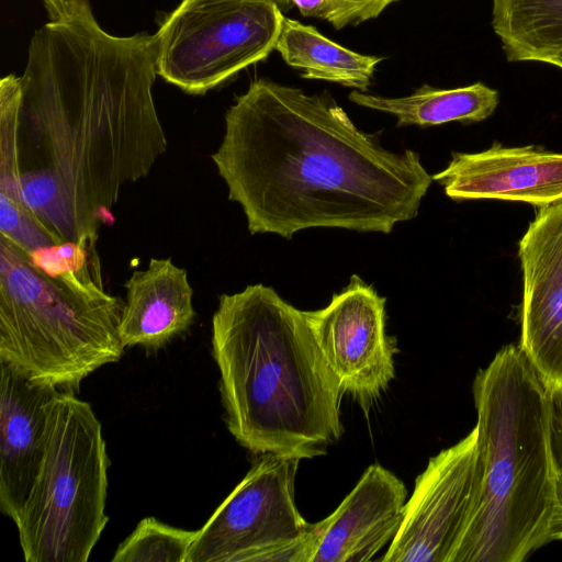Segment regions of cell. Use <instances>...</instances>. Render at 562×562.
Returning a JSON list of instances; mask_svg holds the SVG:
<instances>
[{
    "label": "cell",
    "mask_w": 562,
    "mask_h": 562,
    "mask_svg": "<svg viewBox=\"0 0 562 562\" xmlns=\"http://www.w3.org/2000/svg\"><path fill=\"white\" fill-rule=\"evenodd\" d=\"M156 76L154 34L112 35L90 4L34 32L19 140L35 160L21 170V196L60 243L95 250L122 188L166 151Z\"/></svg>",
    "instance_id": "6da1fadb"
},
{
    "label": "cell",
    "mask_w": 562,
    "mask_h": 562,
    "mask_svg": "<svg viewBox=\"0 0 562 562\" xmlns=\"http://www.w3.org/2000/svg\"><path fill=\"white\" fill-rule=\"evenodd\" d=\"M291 1L304 16L326 20L330 11V0H285Z\"/></svg>",
    "instance_id": "d4e9b609"
},
{
    "label": "cell",
    "mask_w": 562,
    "mask_h": 562,
    "mask_svg": "<svg viewBox=\"0 0 562 562\" xmlns=\"http://www.w3.org/2000/svg\"><path fill=\"white\" fill-rule=\"evenodd\" d=\"M304 79L324 80L367 92L383 58L364 55L327 38L314 26L284 16L276 47Z\"/></svg>",
    "instance_id": "ac0fdd59"
},
{
    "label": "cell",
    "mask_w": 562,
    "mask_h": 562,
    "mask_svg": "<svg viewBox=\"0 0 562 562\" xmlns=\"http://www.w3.org/2000/svg\"><path fill=\"white\" fill-rule=\"evenodd\" d=\"M492 26L510 61L550 64L562 53V0H492Z\"/></svg>",
    "instance_id": "d6986e66"
},
{
    "label": "cell",
    "mask_w": 562,
    "mask_h": 562,
    "mask_svg": "<svg viewBox=\"0 0 562 562\" xmlns=\"http://www.w3.org/2000/svg\"><path fill=\"white\" fill-rule=\"evenodd\" d=\"M550 64H551V65H554V66H557V67H559V68H561V69H562V53H560L558 56H555V57L551 60V63H550Z\"/></svg>",
    "instance_id": "484cf974"
},
{
    "label": "cell",
    "mask_w": 562,
    "mask_h": 562,
    "mask_svg": "<svg viewBox=\"0 0 562 562\" xmlns=\"http://www.w3.org/2000/svg\"><path fill=\"white\" fill-rule=\"evenodd\" d=\"M550 540H562V470L557 471L554 507L550 525Z\"/></svg>",
    "instance_id": "cb8c5ba5"
},
{
    "label": "cell",
    "mask_w": 562,
    "mask_h": 562,
    "mask_svg": "<svg viewBox=\"0 0 562 562\" xmlns=\"http://www.w3.org/2000/svg\"><path fill=\"white\" fill-rule=\"evenodd\" d=\"M398 0H330L326 18L335 29L359 24L376 18L386 7Z\"/></svg>",
    "instance_id": "44dd1931"
},
{
    "label": "cell",
    "mask_w": 562,
    "mask_h": 562,
    "mask_svg": "<svg viewBox=\"0 0 562 562\" xmlns=\"http://www.w3.org/2000/svg\"><path fill=\"white\" fill-rule=\"evenodd\" d=\"M519 348L549 394L562 390V202L541 206L519 241Z\"/></svg>",
    "instance_id": "8fae6325"
},
{
    "label": "cell",
    "mask_w": 562,
    "mask_h": 562,
    "mask_svg": "<svg viewBox=\"0 0 562 562\" xmlns=\"http://www.w3.org/2000/svg\"><path fill=\"white\" fill-rule=\"evenodd\" d=\"M212 355L227 428L247 450L313 459L341 437L338 380L304 311L273 288L254 284L220 296Z\"/></svg>",
    "instance_id": "3957f363"
},
{
    "label": "cell",
    "mask_w": 562,
    "mask_h": 562,
    "mask_svg": "<svg viewBox=\"0 0 562 562\" xmlns=\"http://www.w3.org/2000/svg\"><path fill=\"white\" fill-rule=\"evenodd\" d=\"M304 315L344 394L368 413L395 376L398 349L385 331V297L353 274L327 306Z\"/></svg>",
    "instance_id": "30bf717a"
},
{
    "label": "cell",
    "mask_w": 562,
    "mask_h": 562,
    "mask_svg": "<svg viewBox=\"0 0 562 562\" xmlns=\"http://www.w3.org/2000/svg\"><path fill=\"white\" fill-rule=\"evenodd\" d=\"M49 21L71 15L78 9L90 4V0H43Z\"/></svg>",
    "instance_id": "603a6c76"
},
{
    "label": "cell",
    "mask_w": 562,
    "mask_h": 562,
    "mask_svg": "<svg viewBox=\"0 0 562 562\" xmlns=\"http://www.w3.org/2000/svg\"><path fill=\"white\" fill-rule=\"evenodd\" d=\"M300 459L265 453L198 530L186 562H310L314 524L295 504Z\"/></svg>",
    "instance_id": "ba28073f"
},
{
    "label": "cell",
    "mask_w": 562,
    "mask_h": 562,
    "mask_svg": "<svg viewBox=\"0 0 562 562\" xmlns=\"http://www.w3.org/2000/svg\"><path fill=\"white\" fill-rule=\"evenodd\" d=\"M102 427L90 404L59 391L46 456L14 521L26 562H87L109 517Z\"/></svg>",
    "instance_id": "8992f818"
},
{
    "label": "cell",
    "mask_w": 562,
    "mask_h": 562,
    "mask_svg": "<svg viewBox=\"0 0 562 562\" xmlns=\"http://www.w3.org/2000/svg\"><path fill=\"white\" fill-rule=\"evenodd\" d=\"M119 335L124 347L159 349L194 322L193 290L187 270L171 259L151 258L125 282Z\"/></svg>",
    "instance_id": "9a60e30c"
},
{
    "label": "cell",
    "mask_w": 562,
    "mask_h": 562,
    "mask_svg": "<svg viewBox=\"0 0 562 562\" xmlns=\"http://www.w3.org/2000/svg\"><path fill=\"white\" fill-rule=\"evenodd\" d=\"M0 509L20 516L43 465L59 391L0 360Z\"/></svg>",
    "instance_id": "7c38bea8"
},
{
    "label": "cell",
    "mask_w": 562,
    "mask_h": 562,
    "mask_svg": "<svg viewBox=\"0 0 562 562\" xmlns=\"http://www.w3.org/2000/svg\"><path fill=\"white\" fill-rule=\"evenodd\" d=\"M196 532L166 525L155 517H146L120 543L111 561L186 562Z\"/></svg>",
    "instance_id": "ffe728a7"
},
{
    "label": "cell",
    "mask_w": 562,
    "mask_h": 562,
    "mask_svg": "<svg viewBox=\"0 0 562 562\" xmlns=\"http://www.w3.org/2000/svg\"><path fill=\"white\" fill-rule=\"evenodd\" d=\"M481 491L451 562H521L551 542L557 468L550 398L519 346L477 371Z\"/></svg>",
    "instance_id": "277c9868"
},
{
    "label": "cell",
    "mask_w": 562,
    "mask_h": 562,
    "mask_svg": "<svg viewBox=\"0 0 562 562\" xmlns=\"http://www.w3.org/2000/svg\"><path fill=\"white\" fill-rule=\"evenodd\" d=\"M482 468L474 427L431 457L416 477L383 562H451L479 499Z\"/></svg>",
    "instance_id": "9c48e42d"
},
{
    "label": "cell",
    "mask_w": 562,
    "mask_h": 562,
    "mask_svg": "<svg viewBox=\"0 0 562 562\" xmlns=\"http://www.w3.org/2000/svg\"><path fill=\"white\" fill-rule=\"evenodd\" d=\"M551 447L557 471L562 470V390L549 394Z\"/></svg>",
    "instance_id": "7402d4cb"
},
{
    "label": "cell",
    "mask_w": 562,
    "mask_h": 562,
    "mask_svg": "<svg viewBox=\"0 0 562 562\" xmlns=\"http://www.w3.org/2000/svg\"><path fill=\"white\" fill-rule=\"evenodd\" d=\"M22 80L14 74L0 81V234L32 252L61 244L25 206L21 196L19 147Z\"/></svg>",
    "instance_id": "2e32d148"
},
{
    "label": "cell",
    "mask_w": 562,
    "mask_h": 562,
    "mask_svg": "<svg viewBox=\"0 0 562 562\" xmlns=\"http://www.w3.org/2000/svg\"><path fill=\"white\" fill-rule=\"evenodd\" d=\"M212 160L250 234L286 239L313 227L389 234L432 181L418 153L384 148L329 94L266 78L227 110Z\"/></svg>",
    "instance_id": "7a4b0ae2"
},
{
    "label": "cell",
    "mask_w": 562,
    "mask_h": 562,
    "mask_svg": "<svg viewBox=\"0 0 562 562\" xmlns=\"http://www.w3.org/2000/svg\"><path fill=\"white\" fill-rule=\"evenodd\" d=\"M349 100L360 106L396 117L397 126H432L448 122H480L496 109L498 92L482 82L438 89L423 85L412 94L387 98L353 90Z\"/></svg>",
    "instance_id": "e0dca14e"
},
{
    "label": "cell",
    "mask_w": 562,
    "mask_h": 562,
    "mask_svg": "<svg viewBox=\"0 0 562 562\" xmlns=\"http://www.w3.org/2000/svg\"><path fill=\"white\" fill-rule=\"evenodd\" d=\"M123 306L105 291L100 266L47 272L0 234V360L33 381L76 393L117 362Z\"/></svg>",
    "instance_id": "5b68a950"
},
{
    "label": "cell",
    "mask_w": 562,
    "mask_h": 562,
    "mask_svg": "<svg viewBox=\"0 0 562 562\" xmlns=\"http://www.w3.org/2000/svg\"><path fill=\"white\" fill-rule=\"evenodd\" d=\"M407 491L380 464H371L336 510L314 524L310 562H368L398 532Z\"/></svg>",
    "instance_id": "5bb4252c"
},
{
    "label": "cell",
    "mask_w": 562,
    "mask_h": 562,
    "mask_svg": "<svg viewBox=\"0 0 562 562\" xmlns=\"http://www.w3.org/2000/svg\"><path fill=\"white\" fill-rule=\"evenodd\" d=\"M452 200L521 201L541 207L562 202V154L494 143L479 153H453L434 175Z\"/></svg>",
    "instance_id": "4fadbf2b"
},
{
    "label": "cell",
    "mask_w": 562,
    "mask_h": 562,
    "mask_svg": "<svg viewBox=\"0 0 562 562\" xmlns=\"http://www.w3.org/2000/svg\"><path fill=\"white\" fill-rule=\"evenodd\" d=\"M283 18L277 0H182L154 34L157 75L204 94L266 59Z\"/></svg>",
    "instance_id": "52a82bcc"
}]
</instances>
